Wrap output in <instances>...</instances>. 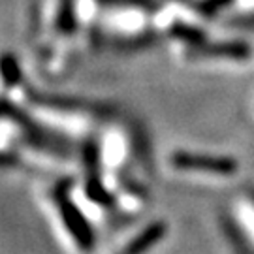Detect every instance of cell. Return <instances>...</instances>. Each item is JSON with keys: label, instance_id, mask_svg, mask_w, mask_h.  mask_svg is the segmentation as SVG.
Masks as SVG:
<instances>
[{"label": "cell", "instance_id": "8992f818", "mask_svg": "<svg viewBox=\"0 0 254 254\" xmlns=\"http://www.w3.org/2000/svg\"><path fill=\"white\" fill-rule=\"evenodd\" d=\"M2 77H4L6 85H15L21 79V70L17 66V61L11 55H6L2 59Z\"/></svg>", "mask_w": 254, "mask_h": 254}, {"label": "cell", "instance_id": "9c48e42d", "mask_svg": "<svg viewBox=\"0 0 254 254\" xmlns=\"http://www.w3.org/2000/svg\"><path fill=\"white\" fill-rule=\"evenodd\" d=\"M253 21H254V17H253Z\"/></svg>", "mask_w": 254, "mask_h": 254}, {"label": "cell", "instance_id": "277c9868", "mask_svg": "<svg viewBox=\"0 0 254 254\" xmlns=\"http://www.w3.org/2000/svg\"><path fill=\"white\" fill-rule=\"evenodd\" d=\"M164 234H166V226H164L162 222H154V224H151V226H147L137 237H134V239L123 249V253H119V254H143V253H147L154 243H158V241L162 239Z\"/></svg>", "mask_w": 254, "mask_h": 254}, {"label": "cell", "instance_id": "3957f363", "mask_svg": "<svg viewBox=\"0 0 254 254\" xmlns=\"http://www.w3.org/2000/svg\"><path fill=\"white\" fill-rule=\"evenodd\" d=\"M63 211H64V222L70 230L77 243L83 247V249H91L89 245H92V232L87 220L83 218V215L79 213V209L70 205V203H63Z\"/></svg>", "mask_w": 254, "mask_h": 254}, {"label": "cell", "instance_id": "6da1fadb", "mask_svg": "<svg viewBox=\"0 0 254 254\" xmlns=\"http://www.w3.org/2000/svg\"><path fill=\"white\" fill-rule=\"evenodd\" d=\"M172 164L179 170H194V172L217 173V175H232L237 170V162L228 156H209L196 153H173Z\"/></svg>", "mask_w": 254, "mask_h": 254}, {"label": "cell", "instance_id": "7a4b0ae2", "mask_svg": "<svg viewBox=\"0 0 254 254\" xmlns=\"http://www.w3.org/2000/svg\"><path fill=\"white\" fill-rule=\"evenodd\" d=\"M253 55V47L247 42H222V44H201L190 51V57L196 59H232V61H247Z\"/></svg>", "mask_w": 254, "mask_h": 254}, {"label": "cell", "instance_id": "5b68a950", "mask_svg": "<svg viewBox=\"0 0 254 254\" xmlns=\"http://www.w3.org/2000/svg\"><path fill=\"white\" fill-rule=\"evenodd\" d=\"M172 36L177 38V40H183V42H187L189 46H201V44H205V34H203V30L200 28L192 27V25H185V23H177V25H173L172 27Z\"/></svg>", "mask_w": 254, "mask_h": 254}, {"label": "cell", "instance_id": "ba28073f", "mask_svg": "<svg viewBox=\"0 0 254 254\" xmlns=\"http://www.w3.org/2000/svg\"><path fill=\"white\" fill-rule=\"evenodd\" d=\"M232 0H203L200 4V11L205 15H215L218 9H222Z\"/></svg>", "mask_w": 254, "mask_h": 254}, {"label": "cell", "instance_id": "52a82bcc", "mask_svg": "<svg viewBox=\"0 0 254 254\" xmlns=\"http://www.w3.org/2000/svg\"><path fill=\"white\" fill-rule=\"evenodd\" d=\"M102 4H111V6H134V8L154 9L153 0H100Z\"/></svg>", "mask_w": 254, "mask_h": 254}]
</instances>
